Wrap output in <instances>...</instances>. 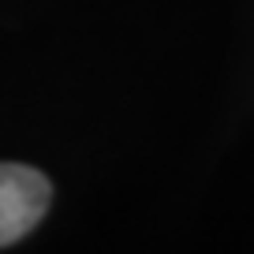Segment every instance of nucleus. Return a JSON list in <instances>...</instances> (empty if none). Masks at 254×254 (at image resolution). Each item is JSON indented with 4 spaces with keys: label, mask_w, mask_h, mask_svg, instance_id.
I'll return each mask as SVG.
<instances>
[{
    "label": "nucleus",
    "mask_w": 254,
    "mask_h": 254,
    "mask_svg": "<svg viewBox=\"0 0 254 254\" xmlns=\"http://www.w3.org/2000/svg\"><path fill=\"white\" fill-rule=\"evenodd\" d=\"M53 187L38 168L0 165V247L23 239L45 217Z\"/></svg>",
    "instance_id": "f257e3e1"
}]
</instances>
